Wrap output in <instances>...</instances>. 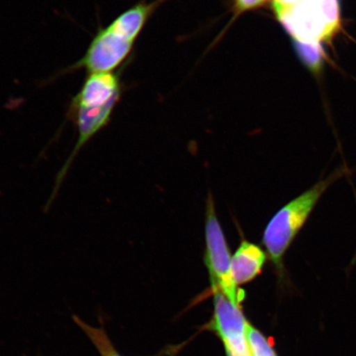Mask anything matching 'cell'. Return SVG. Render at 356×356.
Segmentation results:
<instances>
[{"mask_svg":"<svg viewBox=\"0 0 356 356\" xmlns=\"http://www.w3.org/2000/svg\"><path fill=\"white\" fill-rule=\"evenodd\" d=\"M121 93L118 74L93 73L89 74L79 92L71 101L67 117L77 127L79 137L72 152L58 172L46 211L55 202L67 173L80 151L96 134L110 123Z\"/></svg>","mask_w":356,"mask_h":356,"instance_id":"obj_1","label":"cell"},{"mask_svg":"<svg viewBox=\"0 0 356 356\" xmlns=\"http://www.w3.org/2000/svg\"><path fill=\"white\" fill-rule=\"evenodd\" d=\"M353 172L346 164L337 168L327 177L321 178L309 189L284 204L267 224L262 236V243L282 282H284L287 279L284 257L319 200L335 182L342 177L350 176Z\"/></svg>","mask_w":356,"mask_h":356,"instance_id":"obj_2","label":"cell"},{"mask_svg":"<svg viewBox=\"0 0 356 356\" xmlns=\"http://www.w3.org/2000/svg\"><path fill=\"white\" fill-rule=\"evenodd\" d=\"M152 8V6L140 3L123 13L97 33L86 55L70 70L84 69L89 74L113 72L131 52Z\"/></svg>","mask_w":356,"mask_h":356,"instance_id":"obj_3","label":"cell"},{"mask_svg":"<svg viewBox=\"0 0 356 356\" xmlns=\"http://www.w3.org/2000/svg\"><path fill=\"white\" fill-rule=\"evenodd\" d=\"M275 13L293 39L321 42L340 28L338 0L301 2L292 6L273 2Z\"/></svg>","mask_w":356,"mask_h":356,"instance_id":"obj_4","label":"cell"},{"mask_svg":"<svg viewBox=\"0 0 356 356\" xmlns=\"http://www.w3.org/2000/svg\"><path fill=\"white\" fill-rule=\"evenodd\" d=\"M206 250L204 261L210 275L213 291H220L234 304L239 305L243 300V293L233 282L231 275V255L228 242L219 220L215 202L209 194L206 210Z\"/></svg>","mask_w":356,"mask_h":356,"instance_id":"obj_5","label":"cell"},{"mask_svg":"<svg viewBox=\"0 0 356 356\" xmlns=\"http://www.w3.org/2000/svg\"><path fill=\"white\" fill-rule=\"evenodd\" d=\"M213 292V327L228 356H252L248 341V323L240 305L234 304L220 291Z\"/></svg>","mask_w":356,"mask_h":356,"instance_id":"obj_6","label":"cell"},{"mask_svg":"<svg viewBox=\"0 0 356 356\" xmlns=\"http://www.w3.org/2000/svg\"><path fill=\"white\" fill-rule=\"evenodd\" d=\"M266 252L255 243L243 239L231 259V275L238 287L252 282L261 273Z\"/></svg>","mask_w":356,"mask_h":356,"instance_id":"obj_7","label":"cell"},{"mask_svg":"<svg viewBox=\"0 0 356 356\" xmlns=\"http://www.w3.org/2000/svg\"><path fill=\"white\" fill-rule=\"evenodd\" d=\"M73 319L75 323L86 332L89 340L95 346L102 356H122L115 348L113 342L111 341L104 328L92 327L90 325L84 323L77 316H74Z\"/></svg>","mask_w":356,"mask_h":356,"instance_id":"obj_8","label":"cell"},{"mask_svg":"<svg viewBox=\"0 0 356 356\" xmlns=\"http://www.w3.org/2000/svg\"><path fill=\"white\" fill-rule=\"evenodd\" d=\"M298 56L313 72H318L323 63V50L319 42L293 39Z\"/></svg>","mask_w":356,"mask_h":356,"instance_id":"obj_9","label":"cell"},{"mask_svg":"<svg viewBox=\"0 0 356 356\" xmlns=\"http://www.w3.org/2000/svg\"><path fill=\"white\" fill-rule=\"evenodd\" d=\"M247 335L252 356H277L266 338L250 324H248Z\"/></svg>","mask_w":356,"mask_h":356,"instance_id":"obj_10","label":"cell"},{"mask_svg":"<svg viewBox=\"0 0 356 356\" xmlns=\"http://www.w3.org/2000/svg\"><path fill=\"white\" fill-rule=\"evenodd\" d=\"M267 0H235V8L237 12L242 13L260 7Z\"/></svg>","mask_w":356,"mask_h":356,"instance_id":"obj_11","label":"cell"}]
</instances>
